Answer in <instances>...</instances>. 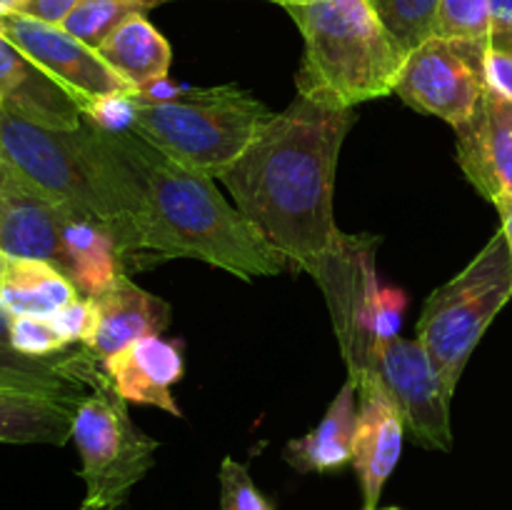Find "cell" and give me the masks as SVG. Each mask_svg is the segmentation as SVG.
Wrapping results in <instances>:
<instances>
[{
  "label": "cell",
  "mask_w": 512,
  "mask_h": 510,
  "mask_svg": "<svg viewBox=\"0 0 512 510\" xmlns=\"http://www.w3.org/2000/svg\"><path fill=\"white\" fill-rule=\"evenodd\" d=\"M78 135L125 263L148 253L153 260L193 258L240 280L285 270L288 260L218 193L215 178L175 163L135 130L110 133L83 118Z\"/></svg>",
  "instance_id": "cell-1"
},
{
  "label": "cell",
  "mask_w": 512,
  "mask_h": 510,
  "mask_svg": "<svg viewBox=\"0 0 512 510\" xmlns=\"http://www.w3.org/2000/svg\"><path fill=\"white\" fill-rule=\"evenodd\" d=\"M355 120V108L298 95L283 113L270 115L218 178L265 243L310 278L343 238L333 213L335 173Z\"/></svg>",
  "instance_id": "cell-2"
},
{
  "label": "cell",
  "mask_w": 512,
  "mask_h": 510,
  "mask_svg": "<svg viewBox=\"0 0 512 510\" xmlns=\"http://www.w3.org/2000/svg\"><path fill=\"white\" fill-rule=\"evenodd\" d=\"M285 10L305 40L298 95L355 108L393 93L408 50L365 0H310Z\"/></svg>",
  "instance_id": "cell-3"
},
{
  "label": "cell",
  "mask_w": 512,
  "mask_h": 510,
  "mask_svg": "<svg viewBox=\"0 0 512 510\" xmlns=\"http://www.w3.org/2000/svg\"><path fill=\"white\" fill-rule=\"evenodd\" d=\"M270 110L238 85L188 88L178 100H135L133 130L190 170L220 178L270 120Z\"/></svg>",
  "instance_id": "cell-4"
},
{
  "label": "cell",
  "mask_w": 512,
  "mask_h": 510,
  "mask_svg": "<svg viewBox=\"0 0 512 510\" xmlns=\"http://www.w3.org/2000/svg\"><path fill=\"white\" fill-rule=\"evenodd\" d=\"M510 300L512 253L503 228L455 278L428 295L415 325V340L453 395L485 330Z\"/></svg>",
  "instance_id": "cell-5"
},
{
  "label": "cell",
  "mask_w": 512,
  "mask_h": 510,
  "mask_svg": "<svg viewBox=\"0 0 512 510\" xmlns=\"http://www.w3.org/2000/svg\"><path fill=\"white\" fill-rule=\"evenodd\" d=\"M73 443L80 453L85 503L120 508L153 470L160 443L130 420L128 400L113 383L100 385L75 410Z\"/></svg>",
  "instance_id": "cell-6"
},
{
  "label": "cell",
  "mask_w": 512,
  "mask_h": 510,
  "mask_svg": "<svg viewBox=\"0 0 512 510\" xmlns=\"http://www.w3.org/2000/svg\"><path fill=\"white\" fill-rule=\"evenodd\" d=\"M0 150L20 175L55 200L70 218L105 225L115 235L113 215L95 183L78 128H48L3 105Z\"/></svg>",
  "instance_id": "cell-7"
},
{
  "label": "cell",
  "mask_w": 512,
  "mask_h": 510,
  "mask_svg": "<svg viewBox=\"0 0 512 510\" xmlns=\"http://www.w3.org/2000/svg\"><path fill=\"white\" fill-rule=\"evenodd\" d=\"M485 48L488 40L428 38L408 53L393 93L410 108L458 128L488 93Z\"/></svg>",
  "instance_id": "cell-8"
},
{
  "label": "cell",
  "mask_w": 512,
  "mask_h": 510,
  "mask_svg": "<svg viewBox=\"0 0 512 510\" xmlns=\"http://www.w3.org/2000/svg\"><path fill=\"white\" fill-rule=\"evenodd\" d=\"M378 243L380 240L373 235L343 233L338 248L313 278L330 308L340 353L348 365V380L353 383L368 375L370 358L378 348L373 335L375 300L380 290L378 270H375Z\"/></svg>",
  "instance_id": "cell-9"
},
{
  "label": "cell",
  "mask_w": 512,
  "mask_h": 510,
  "mask_svg": "<svg viewBox=\"0 0 512 510\" xmlns=\"http://www.w3.org/2000/svg\"><path fill=\"white\" fill-rule=\"evenodd\" d=\"M368 373H373L388 390L403 415L405 430L415 443L445 453L453 448V428H450L453 393L418 340L393 338L380 343L370 358Z\"/></svg>",
  "instance_id": "cell-10"
},
{
  "label": "cell",
  "mask_w": 512,
  "mask_h": 510,
  "mask_svg": "<svg viewBox=\"0 0 512 510\" xmlns=\"http://www.w3.org/2000/svg\"><path fill=\"white\" fill-rule=\"evenodd\" d=\"M0 35H5L48 78L63 85L80 105V110L100 95L133 90L100 60L98 50L80 43L60 25H48L28 15L10 13L0 15Z\"/></svg>",
  "instance_id": "cell-11"
},
{
  "label": "cell",
  "mask_w": 512,
  "mask_h": 510,
  "mask_svg": "<svg viewBox=\"0 0 512 510\" xmlns=\"http://www.w3.org/2000/svg\"><path fill=\"white\" fill-rule=\"evenodd\" d=\"M70 215L5 160L0 165V253L48 260L68 275L65 228Z\"/></svg>",
  "instance_id": "cell-12"
},
{
  "label": "cell",
  "mask_w": 512,
  "mask_h": 510,
  "mask_svg": "<svg viewBox=\"0 0 512 510\" xmlns=\"http://www.w3.org/2000/svg\"><path fill=\"white\" fill-rule=\"evenodd\" d=\"M358 423L353 438V468L360 480L365 510L378 508L385 483L403 453L405 420L388 390L373 373L355 383Z\"/></svg>",
  "instance_id": "cell-13"
},
{
  "label": "cell",
  "mask_w": 512,
  "mask_h": 510,
  "mask_svg": "<svg viewBox=\"0 0 512 510\" xmlns=\"http://www.w3.org/2000/svg\"><path fill=\"white\" fill-rule=\"evenodd\" d=\"M458 165L483 198H512V103L485 93L473 118L455 128Z\"/></svg>",
  "instance_id": "cell-14"
},
{
  "label": "cell",
  "mask_w": 512,
  "mask_h": 510,
  "mask_svg": "<svg viewBox=\"0 0 512 510\" xmlns=\"http://www.w3.org/2000/svg\"><path fill=\"white\" fill-rule=\"evenodd\" d=\"M108 383L103 365L83 348L63 350L48 358H30L10 343V315L0 308V388H20L33 393L83 403L85 395Z\"/></svg>",
  "instance_id": "cell-15"
},
{
  "label": "cell",
  "mask_w": 512,
  "mask_h": 510,
  "mask_svg": "<svg viewBox=\"0 0 512 510\" xmlns=\"http://www.w3.org/2000/svg\"><path fill=\"white\" fill-rule=\"evenodd\" d=\"M103 370L120 398L128 403L153 405L175 418L183 415L173 395V385L180 383L185 373L183 350L175 340L145 335L103 360Z\"/></svg>",
  "instance_id": "cell-16"
},
{
  "label": "cell",
  "mask_w": 512,
  "mask_h": 510,
  "mask_svg": "<svg viewBox=\"0 0 512 510\" xmlns=\"http://www.w3.org/2000/svg\"><path fill=\"white\" fill-rule=\"evenodd\" d=\"M90 300L95 305V325L83 348L100 365L125 345L145 335H160L173 318V310L163 298L140 288L125 273L105 293Z\"/></svg>",
  "instance_id": "cell-17"
},
{
  "label": "cell",
  "mask_w": 512,
  "mask_h": 510,
  "mask_svg": "<svg viewBox=\"0 0 512 510\" xmlns=\"http://www.w3.org/2000/svg\"><path fill=\"white\" fill-rule=\"evenodd\" d=\"M0 98L5 108L48 128L75 130L83 120L73 95L30 63L5 35H0Z\"/></svg>",
  "instance_id": "cell-18"
},
{
  "label": "cell",
  "mask_w": 512,
  "mask_h": 510,
  "mask_svg": "<svg viewBox=\"0 0 512 510\" xmlns=\"http://www.w3.org/2000/svg\"><path fill=\"white\" fill-rule=\"evenodd\" d=\"M355 423H358V388L353 380H345L318 428L285 445V463L298 473H335L345 468L353 463Z\"/></svg>",
  "instance_id": "cell-19"
},
{
  "label": "cell",
  "mask_w": 512,
  "mask_h": 510,
  "mask_svg": "<svg viewBox=\"0 0 512 510\" xmlns=\"http://www.w3.org/2000/svg\"><path fill=\"white\" fill-rule=\"evenodd\" d=\"M78 295L73 280L48 260L0 253V308L10 318L15 315L50 318Z\"/></svg>",
  "instance_id": "cell-20"
},
{
  "label": "cell",
  "mask_w": 512,
  "mask_h": 510,
  "mask_svg": "<svg viewBox=\"0 0 512 510\" xmlns=\"http://www.w3.org/2000/svg\"><path fill=\"white\" fill-rule=\"evenodd\" d=\"M78 405L58 395L0 388V443L65 445L73 440Z\"/></svg>",
  "instance_id": "cell-21"
},
{
  "label": "cell",
  "mask_w": 512,
  "mask_h": 510,
  "mask_svg": "<svg viewBox=\"0 0 512 510\" xmlns=\"http://www.w3.org/2000/svg\"><path fill=\"white\" fill-rule=\"evenodd\" d=\"M100 60L133 90L168 78L173 50L143 13L125 20L98 48Z\"/></svg>",
  "instance_id": "cell-22"
},
{
  "label": "cell",
  "mask_w": 512,
  "mask_h": 510,
  "mask_svg": "<svg viewBox=\"0 0 512 510\" xmlns=\"http://www.w3.org/2000/svg\"><path fill=\"white\" fill-rule=\"evenodd\" d=\"M63 240L68 255V278L83 298L105 293L125 273V258L118 240L105 225L70 220Z\"/></svg>",
  "instance_id": "cell-23"
},
{
  "label": "cell",
  "mask_w": 512,
  "mask_h": 510,
  "mask_svg": "<svg viewBox=\"0 0 512 510\" xmlns=\"http://www.w3.org/2000/svg\"><path fill=\"white\" fill-rule=\"evenodd\" d=\"M150 8L148 0H83L60 28L68 30L73 38L98 50L113 30H118L133 15L145 13Z\"/></svg>",
  "instance_id": "cell-24"
},
{
  "label": "cell",
  "mask_w": 512,
  "mask_h": 510,
  "mask_svg": "<svg viewBox=\"0 0 512 510\" xmlns=\"http://www.w3.org/2000/svg\"><path fill=\"white\" fill-rule=\"evenodd\" d=\"M365 3L408 53L433 38L440 0H365Z\"/></svg>",
  "instance_id": "cell-25"
},
{
  "label": "cell",
  "mask_w": 512,
  "mask_h": 510,
  "mask_svg": "<svg viewBox=\"0 0 512 510\" xmlns=\"http://www.w3.org/2000/svg\"><path fill=\"white\" fill-rule=\"evenodd\" d=\"M490 25V0H440L433 38L488 40Z\"/></svg>",
  "instance_id": "cell-26"
},
{
  "label": "cell",
  "mask_w": 512,
  "mask_h": 510,
  "mask_svg": "<svg viewBox=\"0 0 512 510\" xmlns=\"http://www.w3.org/2000/svg\"><path fill=\"white\" fill-rule=\"evenodd\" d=\"M218 480L220 510H275L273 503L253 483L245 463H238L235 458H223L218 470Z\"/></svg>",
  "instance_id": "cell-27"
},
{
  "label": "cell",
  "mask_w": 512,
  "mask_h": 510,
  "mask_svg": "<svg viewBox=\"0 0 512 510\" xmlns=\"http://www.w3.org/2000/svg\"><path fill=\"white\" fill-rule=\"evenodd\" d=\"M10 343L15 350L30 355V358H48V355L68 350L50 318H38V315L10 318Z\"/></svg>",
  "instance_id": "cell-28"
},
{
  "label": "cell",
  "mask_w": 512,
  "mask_h": 510,
  "mask_svg": "<svg viewBox=\"0 0 512 510\" xmlns=\"http://www.w3.org/2000/svg\"><path fill=\"white\" fill-rule=\"evenodd\" d=\"M83 118L95 123L98 128L110 130V133H123L133 130L135 120V98L133 90H120V93H108L93 98L83 105Z\"/></svg>",
  "instance_id": "cell-29"
},
{
  "label": "cell",
  "mask_w": 512,
  "mask_h": 510,
  "mask_svg": "<svg viewBox=\"0 0 512 510\" xmlns=\"http://www.w3.org/2000/svg\"><path fill=\"white\" fill-rule=\"evenodd\" d=\"M50 323H53V328L58 330V335L63 338V343L68 345V348H73V345H85L95 325L93 300L78 295V298L70 300L68 305H63L58 313L50 315Z\"/></svg>",
  "instance_id": "cell-30"
},
{
  "label": "cell",
  "mask_w": 512,
  "mask_h": 510,
  "mask_svg": "<svg viewBox=\"0 0 512 510\" xmlns=\"http://www.w3.org/2000/svg\"><path fill=\"white\" fill-rule=\"evenodd\" d=\"M485 83L490 93L512 103V35H490L485 48Z\"/></svg>",
  "instance_id": "cell-31"
},
{
  "label": "cell",
  "mask_w": 512,
  "mask_h": 510,
  "mask_svg": "<svg viewBox=\"0 0 512 510\" xmlns=\"http://www.w3.org/2000/svg\"><path fill=\"white\" fill-rule=\"evenodd\" d=\"M405 310H408V295H405V290L380 285L373 315L375 343L380 345L393 338H400V325H403Z\"/></svg>",
  "instance_id": "cell-32"
},
{
  "label": "cell",
  "mask_w": 512,
  "mask_h": 510,
  "mask_svg": "<svg viewBox=\"0 0 512 510\" xmlns=\"http://www.w3.org/2000/svg\"><path fill=\"white\" fill-rule=\"evenodd\" d=\"M83 0H18L15 13L28 15L48 25H63V20L73 13Z\"/></svg>",
  "instance_id": "cell-33"
},
{
  "label": "cell",
  "mask_w": 512,
  "mask_h": 510,
  "mask_svg": "<svg viewBox=\"0 0 512 510\" xmlns=\"http://www.w3.org/2000/svg\"><path fill=\"white\" fill-rule=\"evenodd\" d=\"M490 18V35H512V0H490Z\"/></svg>",
  "instance_id": "cell-34"
},
{
  "label": "cell",
  "mask_w": 512,
  "mask_h": 510,
  "mask_svg": "<svg viewBox=\"0 0 512 510\" xmlns=\"http://www.w3.org/2000/svg\"><path fill=\"white\" fill-rule=\"evenodd\" d=\"M493 205L498 208L500 220H503V233L505 238H508L510 253H512V198H508V195H505V198H495Z\"/></svg>",
  "instance_id": "cell-35"
},
{
  "label": "cell",
  "mask_w": 512,
  "mask_h": 510,
  "mask_svg": "<svg viewBox=\"0 0 512 510\" xmlns=\"http://www.w3.org/2000/svg\"><path fill=\"white\" fill-rule=\"evenodd\" d=\"M18 8V0H0V15H10Z\"/></svg>",
  "instance_id": "cell-36"
},
{
  "label": "cell",
  "mask_w": 512,
  "mask_h": 510,
  "mask_svg": "<svg viewBox=\"0 0 512 510\" xmlns=\"http://www.w3.org/2000/svg\"><path fill=\"white\" fill-rule=\"evenodd\" d=\"M78 510H120V508H105V505H95V503H80Z\"/></svg>",
  "instance_id": "cell-37"
},
{
  "label": "cell",
  "mask_w": 512,
  "mask_h": 510,
  "mask_svg": "<svg viewBox=\"0 0 512 510\" xmlns=\"http://www.w3.org/2000/svg\"><path fill=\"white\" fill-rule=\"evenodd\" d=\"M270 3H278V5H283V8H288V5H298V3H310V0H270Z\"/></svg>",
  "instance_id": "cell-38"
},
{
  "label": "cell",
  "mask_w": 512,
  "mask_h": 510,
  "mask_svg": "<svg viewBox=\"0 0 512 510\" xmlns=\"http://www.w3.org/2000/svg\"><path fill=\"white\" fill-rule=\"evenodd\" d=\"M150 3V8H153V5H160V3H168V0H148Z\"/></svg>",
  "instance_id": "cell-39"
},
{
  "label": "cell",
  "mask_w": 512,
  "mask_h": 510,
  "mask_svg": "<svg viewBox=\"0 0 512 510\" xmlns=\"http://www.w3.org/2000/svg\"><path fill=\"white\" fill-rule=\"evenodd\" d=\"M370 510H400V508H370Z\"/></svg>",
  "instance_id": "cell-40"
},
{
  "label": "cell",
  "mask_w": 512,
  "mask_h": 510,
  "mask_svg": "<svg viewBox=\"0 0 512 510\" xmlns=\"http://www.w3.org/2000/svg\"><path fill=\"white\" fill-rule=\"evenodd\" d=\"M5 163V158H3V150H0V165H3Z\"/></svg>",
  "instance_id": "cell-41"
},
{
  "label": "cell",
  "mask_w": 512,
  "mask_h": 510,
  "mask_svg": "<svg viewBox=\"0 0 512 510\" xmlns=\"http://www.w3.org/2000/svg\"><path fill=\"white\" fill-rule=\"evenodd\" d=\"M0 108H3V98H0Z\"/></svg>",
  "instance_id": "cell-42"
}]
</instances>
